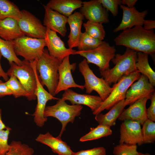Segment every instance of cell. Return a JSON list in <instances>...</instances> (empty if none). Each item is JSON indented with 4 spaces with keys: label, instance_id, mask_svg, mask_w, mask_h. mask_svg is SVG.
Listing matches in <instances>:
<instances>
[{
    "label": "cell",
    "instance_id": "cell-41",
    "mask_svg": "<svg viewBox=\"0 0 155 155\" xmlns=\"http://www.w3.org/2000/svg\"><path fill=\"white\" fill-rule=\"evenodd\" d=\"M143 28L147 30H153L155 28V21L154 20H145L143 25Z\"/></svg>",
    "mask_w": 155,
    "mask_h": 155
},
{
    "label": "cell",
    "instance_id": "cell-19",
    "mask_svg": "<svg viewBox=\"0 0 155 155\" xmlns=\"http://www.w3.org/2000/svg\"><path fill=\"white\" fill-rule=\"evenodd\" d=\"M44 10L43 25L46 28L59 33L62 37L66 35L68 17L43 5Z\"/></svg>",
    "mask_w": 155,
    "mask_h": 155
},
{
    "label": "cell",
    "instance_id": "cell-17",
    "mask_svg": "<svg viewBox=\"0 0 155 155\" xmlns=\"http://www.w3.org/2000/svg\"><path fill=\"white\" fill-rule=\"evenodd\" d=\"M120 6L123 11L122 18L119 25L113 30L114 32L130 29L135 26H143L144 18L148 13L147 10L140 12L135 7L129 8L121 4Z\"/></svg>",
    "mask_w": 155,
    "mask_h": 155
},
{
    "label": "cell",
    "instance_id": "cell-6",
    "mask_svg": "<svg viewBox=\"0 0 155 155\" xmlns=\"http://www.w3.org/2000/svg\"><path fill=\"white\" fill-rule=\"evenodd\" d=\"M141 75L137 70L123 76L113 85L112 90L107 98L96 111L92 112L96 115L104 110H109L114 105L125 99L126 92L131 85L137 80Z\"/></svg>",
    "mask_w": 155,
    "mask_h": 155
},
{
    "label": "cell",
    "instance_id": "cell-35",
    "mask_svg": "<svg viewBox=\"0 0 155 155\" xmlns=\"http://www.w3.org/2000/svg\"><path fill=\"white\" fill-rule=\"evenodd\" d=\"M136 145L122 143L119 144L114 148V155H135L138 152Z\"/></svg>",
    "mask_w": 155,
    "mask_h": 155
},
{
    "label": "cell",
    "instance_id": "cell-36",
    "mask_svg": "<svg viewBox=\"0 0 155 155\" xmlns=\"http://www.w3.org/2000/svg\"><path fill=\"white\" fill-rule=\"evenodd\" d=\"M11 130V129L9 127L0 130V155H5L10 149V146L8 141Z\"/></svg>",
    "mask_w": 155,
    "mask_h": 155
},
{
    "label": "cell",
    "instance_id": "cell-26",
    "mask_svg": "<svg viewBox=\"0 0 155 155\" xmlns=\"http://www.w3.org/2000/svg\"><path fill=\"white\" fill-rule=\"evenodd\" d=\"M148 56L147 53L137 52L136 67L137 70L142 74L146 76L150 83L155 86V72L150 65Z\"/></svg>",
    "mask_w": 155,
    "mask_h": 155
},
{
    "label": "cell",
    "instance_id": "cell-4",
    "mask_svg": "<svg viewBox=\"0 0 155 155\" xmlns=\"http://www.w3.org/2000/svg\"><path fill=\"white\" fill-rule=\"evenodd\" d=\"M83 106L80 105H69L63 98H59L56 103L46 107L44 112L45 118L53 117L58 119L61 123V132L57 136L61 138L66 130V127L69 122L73 123L76 117L80 115Z\"/></svg>",
    "mask_w": 155,
    "mask_h": 155
},
{
    "label": "cell",
    "instance_id": "cell-33",
    "mask_svg": "<svg viewBox=\"0 0 155 155\" xmlns=\"http://www.w3.org/2000/svg\"><path fill=\"white\" fill-rule=\"evenodd\" d=\"M103 41L93 38L85 32H82L77 47L79 51L92 50L97 47Z\"/></svg>",
    "mask_w": 155,
    "mask_h": 155
},
{
    "label": "cell",
    "instance_id": "cell-27",
    "mask_svg": "<svg viewBox=\"0 0 155 155\" xmlns=\"http://www.w3.org/2000/svg\"><path fill=\"white\" fill-rule=\"evenodd\" d=\"M21 16L20 10L13 3L8 0H0V21L9 18L18 21Z\"/></svg>",
    "mask_w": 155,
    "mask_h": 155
},
{
    "label": "cell",
    "instance_id": "cell-22",
    "mask_svg": "<svg viewBox=\"0 0 155 155\" xmlns=\"http://www.w3.org/2000/svg\"><path fill=\"white\" fill-rule=\"evenodd\" d=\"M84 17L80 12L75 11L67 18L70 32L67 44L69 48L77 47L82 33L81 28Z\"/></svg>",
    "mask_w": 155,
    "mask_h": 155
},
{
    "label": "cell",
    "instance_id": "cell-25",
    "mask_svg": "<svg viewBox=\"0 0 155 155\" xmlns=\"http://www.w3.org/2000/svg\"><path fill=\"white\" fill-rule=\"evenodd\" d=\"M125 99L122 100L111 108L107 113H101L96 115L95 119L99 124L111 127L116 124L118 119L125 106Z\"/></svg>",
    "mask_w": 155,
    "mask_h": 155
},
{
    "label": "cell",
    "instance_id": "cell-43",
    "mask_svg": "<svg viewBox=\"0 0 155 155\" xmlns=\"http://www.w3.org/2000/svg\"><path fill=\"white\" fill-rule=\"evenodd\" d=\"M2 55L0 52V78H2L5 81H7L9 79V77L6 72H5L3 69L1 64V60Z\"/></svg>",
    "mask_w": 155,
    "mask_h": 155
},
{
    "label": "cell",
    "instance_id": "cell-12",
    "mask_svg": "<svg viewBox=\"0 0 155 155\" xmlns=\"http://www.w3.org/2000/svg\"><path fill=\"white\" fill-rule=\"evenodd\" d=\"M137 80L131 85L126 92L125 99V106L130 105L142 97L152 96L155 92L154 86L146 76L141 74Z\"/></svg>",
    "mask_w": 155,
    "mask_h": 155
},
{
    "label": "cell",
    "instance_id": "cell-40",
    "mask_svg": "<svg viewBox=\"0 0 155 155\" xmlns=\"http://www.w3.org/2000/svg\"><path fill=\"white\" fill-rule=\"evenodd\" d=\"M11 95L12 93L7 86L5 82L0 80V98Z\"/></svg>",
    "mask_w": 155,
    "mask_h": 155
},
{
    "label": "cell",
    "instance_id": "cell-23",
    "mask_svg": "<svg viewBox=\"0 0 155 155\" xmlns=\"http://www.w3.org/2000/svg\"><path fill=\"white\" fill-rule=\"evenodd\" d=\"M25 36L21 32L17 20L7 18L0 21V38L8 41H13Z\"/></svg>",
    "mask_w": 155,
    "mask_h": 155
},
{
    "label": "cell",
    "instance_id": "cell-34",
    "mask_svg": "<svg viewBox=\"0 0 155 155\" xmlns=\"http://www.w3.org/2000/svg\"><path fill=\"white\" fill-rule=\"evenodd\" d=\"M142 132L144 144L154 143L155 141V123L147 119L142 124Z\"/></svg>",
    "mask_w": 155,
    "mask_h": 155
},
{
    "label": "cell",
    "instance_id": "cell-44",
    "mask_svg": "<svg viewBox=\"0 0 155 155\" xmlns=\"http://www.w3.org/2000/svg\"><path fill=\"white\" fill-rule=\"evenodd\" d=\"M1 113V109L0 108V130L5 129L7 127L2 120Z\"/></svg>",
    "mask_w": 155,
    "mask_h": 155
},
{
    "label": "cell",
    "instance_id": "cell-5",
    "mask_svg": "<svg viewBox=\"0 0 155 155\" xmlns=\"http://www.w3.org/2000/svg\"><path fill=\"white\" fill-rule=\"evenodd\" d=\"M116 49L108 42L103 41L96 48L92 50L76 51L74 55H78L85 58L88 64L92 63L97 66L100 72L110 69V62L114 57Z\"/></svg>",
    "mask_w": 155,
    "mask_h": 155
},
{
    "label": "cell",
    "instance_id": "cell-10",
    "mask_svg": "<svg viewBox=\"0 0 155 155\" xmlns=\"http://www.w3.org/2000/svg\"><path fill=\"white\" fill-rule=\"evenodd\" d=\"M36 60L32 61L36 80V87L35 95L37 99V104L34 113L32 115L34 117V121L38 127H42L47 120V118L44 116V112L46 103L52 100H57L59 98L53 96L44 88L40 82L38 74L36 68Z\"/></svg>",
    "mask_w": 155,
    "mask_h": 155
},
{
    "label": "cell",
    "instance_id": "cell-16",
    "mask_svg": "<svg viewBox=\"0 0 155 155\" xmlns=\"http://www.w3.org/2000/svg\"><path fill=\"white\" fill-rule=\"evenodd\" d=\"M80 12L88 21L102 24L109 22L108 11L98 0L83 1Z\"/></svg>",
    "mask_w": 155,
    "mask_h": 155
},
{
    "label": "cell",
    "instance_id": "cell-18",
    "mask_svg": "<svg viewBox=\"0 0 155 155\" xmlns=\"http://www.w3.org/2000/svg\"><path fill=\"white\" fill-rule=\"evenodd\" d=\"M152 96L142 97L131 104L128 108L124 110L118 120L122 121L126 120L135 121L142 125L148 119L146 103Z\"/></svg>",
    "mask_w": 155,
    "mask_h": 155
},
{
    "label": "cell",
    "instance_id": "cell-31",
    "mask_svg": "<svg viewBox=\"0 0 155 155\" xmlns=\"http://www.w3.org/2000/svg\"><path fill=\"white\" fill-rule=\"evenodd\" d=\"M85 32L95 39L103 41L106 35V32L102 24L88 21L83 24Z\"/></svg>",
    "mask_w": 155,
    "mask_h": 155
},
{
    "label": "cell",
    "instance_id": "cell-2",
    "mask_svg": "<svg viewBox=\"0 0 155 155\" xmlns=\"http://www.w3.org/2000/svg\"><path fill=\"white\" fill-rule=\"evenodd\" d=\"M137 52L126 48L123 54H116L111 61L114 66L103 72L101 75L110 86L116 83L123 76L128 75L137 71L135 64Z\"/></svg>",
    "mask_w": 155,
    "mask_h": 155
},
{
    "label": "cell",
    "instance_id": "cell-13",
    "mask_svg": "<svg viewBox=\"0 0 155 155\" xmlns=\"http://www.w3.org/2000/svg\"><path fill=\"white\" fill-rule=\"evenodd\" d=\"M44 40L46 46L50 55L61 62L67 56L74 55L76 50L67 48L64 42L57 33L46 28Z\"/></svg>",
    "mask_w": 155,
    "mask_h": 155
},
{
    "label": "cell",
    "instance_id": "cell-42",
    "mask_svg": "<svg viewBox=\"0 0 155 155\" xmlns=\"http://www.w3.org/2000/svg\"><path fill=\"white\" fill-rule=\"evenodd\" d=\"M137 0H121V4L127 5V7L129 8H132L134 7V5Z\"/></svg>",
    "mask_w": 155,
    "mask_h": 155
},
{
    "label": "cell",
    "instance_id": "cell-21",
    "mask_svg": "<svg viewBox=\"0 0 155 155\" xmlns=\"http://www.w3.org/2000/svg\"><path fill=\"white\" fill-rule=\"evenodd\" d=\"M35 140L49 147L53 152L58 155H73L74 153L70 147L61 138L55 137L49 132L44 134H39Z\"/></svg>",
    "mask_w": 155,
    "mask_h": 155
},
{
    "label": "cell",
    "instance_id": "cell-15",
    "mask_svg": "<svg viewBox=\"0 0 155 155\" xmlns=\"http://www.w3.org/2000/svg\"><path fill=\"white\" fill-rule=\"evenodd\" d=\"M123 121L120 129L119 144L124 143L139 146L144 144L140 123L129 120Z\"/></svg>",
    "mask_w": 155,
    "mask_h": 155
},
{
    "label": "cell",
    "instance_id": "cell-45",
    "mask_svg": "<svg viewBox=\"0 0 155 155\" xmlns=\"http://www.w3.org/2000/svg\"><path fill=\"white\" fill-rule=\"evenodd\" d=\"M135 155H151L149 153H146L145 154H144V153H141L138 152Z\"/></svg>",
    "mask_w": 155,
    "mask_h": 155
},
{
    "label": "cell",
    "instance_id": "cell-37",
    "mask_svg": "<svg viewBox=\"0 0 155 155\" xmlns=\"http://www.w3.org/2000/svg\"><path fill=\"white\" fill-rule=\"evenodd\" d=\"M103 7L107 11H109L114 16L118 13V7L121 5L120 0H98Z\"/></svg>",
    "mask_w": 155,
    "mask_h": 155
},
{
    "label": "cell",
    "instance_id": "cell-28",
    "mask_svg": "<svg viewBox=\"0 0 155 155\" xmlns=\"http://www.w3.org/2000/svg\"><path fill=\"white\" fill-rule=\"evenodd\" d=\"M0 52L10 65L13 62L19 66L22 65V61L17 57L14 51L13 41L6 40L0 38Z\"/></svg>",
    "mask_w": 155,
    "mask_h": 155
},
{
    "label": "cell",
    "instance_id": "cell-20",
    "mask_svg": "<svg viewBox=\"0 0 155 155\" xmlns=\"http://www.w3.org/2000/svg\"><path fill=\"white\" fill-rule=\"evenodd\" d=\"M62 98L65 101H69L73 105L87 106L92 112L98 109L103 101L99 96L79 94L70 88L64 91Z\"/></svg>",
    "mask_w": 155,
    "mask_h": 155
},
{
    "label": "cell",
    "instance_id": "cell-39",
    "mask_svg": "<svg viewBox=\"0 0 155 155\" xmlns=\"http://www.w3.org/2000/svg\"><path fill=\"white\" fill-rule=\"evenodd\" d=\"M151 103L149 107L147 109V118L154 122L155 121V93L152 94L150 99Z\"/></svg>",
    "mask_w": 155,
    "mask_h": 155
},
{
    "label": "cell",
    "instance_id": "cell-30",
    "mask_svg": "<svg viewBox=\"0 0 155 155\" xmlns=\"http://www.w3.org/2000/svg\"><path fill=\"white\" fill-rule=\"evenodd\" d=\"M9 78L5 83L12 95L16 98L25 96L28 100L29 94L16 77L12 74L9 75Z\"/></svg>",
    "mask_w": 155,
    "mask_h": 155
},
{
    "label": "cell",
    "instance_id": "cell-38",
    "mask_svg": "<svg viewBox=\"0 0 155 155\" xmlns=\"http://www.w3.org/2000/svg\"><path fill=\"white\" fill-rule=\"evenodd\" d=\"M73 155H106V151L104 147H98L74 152Z\"/></svg>",
    "mask_w": 155,
    "mask_h": 155
},
{
    "label": "cell",
    "instance_id": "cell-9",
    "mask_svg": "<svg viewBox=\"0 0 155 155\" xmlns=\"http://www.w3.org/2000/svg\"><path fill=\"white\" fill-rule=\"evenodd\" d=\"M79 70L83 76L85 83L83 86L86 92L90 94L93 91L96 92L102 100H104L112 90V87L102 78H99L90 69L86 59L78 65Z\"/></svg>",
    "mask_w": 155,
    "mask_h": 155
},
{
    "label": "cell",
    "instance_id": "cell-32",
    "mask_svg": "<svg viewBox=\"0 0 155 155\" xmlns=\"http://www.w3.org/2000/svg\"><path fill=\"white\" fill-rule=\"evenodd\" d=\"M9 145L10 149L5 155H34V149L20 141L13 140Z\"/></svg>",
    "mask_w": 155,
    "mask_h": 155
},
{
    "label": "cell",
    "instance_id": "cell-8",
    "mask_svg": "<svg viewBox=\"0 0 155 155\" xmlns=\"http://www.w3.org/2000/svg\"><path fill=\"white\" fill-rule=\"evenodd\" d=\"M32 61L24 59L19 66L14 62L6 72L7 75L12 74L16 76L29 95V100H35V92L36 87V80Z\"/></svg>",
    "mask_w": 155,
    "mask_h": 155
},
{
    "label": "cell",
    "instance_id": "cell-3",
    "mask_svg": "<svg viewBox=\"0 0 155 155\" xmlns=\"http://www.w3.org/2000/svg\"><path fill=\"white\" fill-rule=\"evenodd\" d=\"M61 63L50 55L47 49H44L36 63V68L41 83L47 87L49 93L54 96L58 82V70Z\"/></svg>",
    "mask_w": 155,
    "mask_h": 155
},
{
    "label": "cell",
    "instance_id": "cell-29",
    "mask_svg": "<svg viewBox=\"0 0 155 155\" xmlns=\"http://www.w3.org/2000/svg\"><path fill=\"white\" fill-rule=\"evenodd\" d=\"M90 131L80 139V142H84L98 139L107 137L112 134L110 127L102 125L99 124L96 127L91 128Z\"/></svg>",
    "mask_w": 155,
    "mask_h": 155
},
{
    "label": "cell",
    "instance_id": "cell-7",
    "mask_svg": "<svg viewBox=\"0 0 155 155\" xmlns=\"http://www.w3.org/2000/svg\"><path fill=\"white\" fill-rule=\"evenodd\" d=\"M14 51L29 62L38 60L46 46L44 39H38L24 36L13 40Z\"/></svg>",
    "mask_w": 155,
    "mask_h": 155
},
{
    "label": "cell",
    "instance_id": "cell-1",
    "mask_svg": "<svg viewBox=\"0 0 155 155\" xmlns=\"http://www.w3.org/2000/svg\"><path fill=\"white\" fill-rule=\"evenodd\" d=\"M114 41L117 45L123 46L137 52L154 57L155 34L153 30H147L142 26H135L123 30Z\"/></svg>",
    "mask_w": 155,
    "mask_h": 155
},
{
    "label": "cell",
    "instance_id": "cell-11",
    "mask_svg": "<svg viewBox=\"0 0 155 155\" xmlns=\"http://www.w3.org/2000/svg\"><path fill=\"white\" fill-rule=\"evenodd\" d=\"M20 11L21 17L17 21L24 35L32 38L44 39L46 28L41 21L28 11Z\"/></svg>",
    "mask_w": 155,
    "mask_h": 155
},
{
    "label": "cell",
    "instance_id": "cell-24",
    "mask_svg": "<svg viewBox=\"0 0 155 155\" xmlns=\"http://www.w3.org/2000/svg\"><path fill=\"white\" fill-rule=\"evenodd\" d=\"M82 2L80 0H51L46 6L68 17L74 11L82 7Z\"/></svg>",
    "mask_w": 155,
    "mask_h": 155
},
{
    "label": "cell",
    "instance_id": "cell-14",
    "mask_svg": "<svg viewBox=\"0 0 155 155\" xmlns=\"http://www.w3.org/2000/svg\"><path fill=\"white\" fill-rule=\"evenodd\" d=\"M76 65V63H70L69 56L65 57L61 62L59 68V79L55 95L71 88H78L82 90L84 89L83 85L76 83L73 78L71 71L75 70Z\"/></svg>",
    "mask_w": 155,
    "mask_h": 155
}]
</instances>
